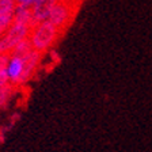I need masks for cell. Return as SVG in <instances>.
Returning <instances> with one entry per match:
<instances>
[{
    "mask_svg": "<svg viewBox=\"0 0 152 152\" xmlns=\"http://www.w3.org/2000/svg\"><path fill=\"white\" fill-rule=\"evenodd\" d=\"M60 34H61L60 30L46 19V20L38 22L37 25L33 26L31 30H30L28 39H30L33 49H35V50L44 54L56 44Z\"/></svg>",
    "mask_w": 152,
    "mask_h": 152,
    "instance_id": "6da1fadb",
    "label": "cell"
},
{
    "mask_svg": "<svg viewBox=\"0 0 152 152\" xmlns=\"http://www.w3.org/2000/svg\"><path fill=\"white\" fill-rule=\"evenodd\" d=\"M76 10H77V6H75V4L56 0V3L52 6L50 12L48 15V20L63 33L73 20Z\"/></svg>",
    "mask_w": 152,
    "mask_h": 152,
    "instance_id": "7a4b0ae2",
    "label": "cell"
},
{
    "mask_svg": "<svg viewBox=\"0 0 152 152\" xmlns=\"http://www.w3.org/2000/svg\"><path fill=\"white\" fill-rule=\"evenodd\" d=\"M30 30H31V26L27 25H20V23H11V26L8 27L4 35L0 38V41L3 44V48L6 52H11L14 46L16 44H19L20 41L28 38L30 35Z\"/></svg>",
    "mask_w": 152,
    "mask_h": 152,
    "instance_id": "3957f363",
    "label": "cell"
},
{
    "mask_svg": "<svg viewBox=\"0 0 152 152\" xmlns=\"http://www.w3.org/2000/svg\"><path fill=\"white\" fill-rule=\"evenodd\" d=\"M42 60V53H39L35 49H31L25 57H23V61H25V66H23V73L22 77H20V86L26 84L30 79H33L34 73L37 72V69L39 68V64Z\"/></svg>",
    "mask_w": 152,
    "mask_h": 152,
    "instance_id": "277c9868",
    "label": "cell"
},
{
    "mask_svg": "<svg viewBox=\"0 0 152 152\" xmlns=\"http://www.w3.org/2000/svg\"><path fill=\"white\" fill-rule=\"evenodd\" d=\"M23 66H25V61L23 57L12 56L10 54V60L7 64V75H8V80L12 86H20V77L23 73Z\"/></svg>",
    "mask_w": 152,
    "mask_h": 152,
    "instance_id": "5b68a950",
    "label": "cell"
},
{
    "mask_svg": "<svg viewBox=\"0 0 152 152\" xmlns=\"http://www.w3.org/2000/svg\"><path fill=\"white\" fill-rule=\"evenodd\" d=\"M56 3V0H35L31 6L33 12V26L37 25L38 22L46 20L48 15L50 12L52 6Z\"/></svg>",
    "mask_w": 152,
    "mask_h": 152,
    "instance_id": "8992f818",
    "label": "cell"
},
{
    "mask_svg": "<svg viewBox=\"0 0 152 152\" xmlns=\"http://www.w3.org/2000/svg\"><path fill=\"white\" fill-rule=\"evenodd\" d=\"M14 23H20V25H27L33 27V12L31 7L26 6H16L12 15Z\"/></svg>",
    "mask_w": 152,
    "mask_h": 152,
    "instance_id": "52a82bcc",
    "label": "cell"
},
{
    "mask_svg": "<svg viewBox=\"0 0 152 152\" xmlns=\"http://www.w3.org/2000/svg\"><path fill=\"white\" fill-rule=\"evenodd\" d=\"M31 49L33 48H31V44H30V39L26 38V39L20 41L19 44H16L15 46L11 49L10 54H12V56H19V57H25Z\"/></svg>",
    "mask_w": 152,
    "mask_h": 152,
    "instance_id": "ba28073f",
    "label": "cell"
},
{
    "mask_svg": "<svg viewBox=\"0 0 152 152\" xmlns=\"http://www.w3.org/2000/svg\"><path fill=\"white\" fill-rule=\"evenodd\" d=\"M14 94V86L11 83L0 87V109L7 107V104L10 103L11 98Z\"/></svg>",
    "mask_w": 152,
    "mask_h": 152,
    "instance_id": "9c48e42d",
    "label": "cell"
},
{
    "mask_svg": "<svg viewBox=\"0 0 152 152\" xmlns=\"http://www.w3.org/2000/svg\"><path fill=\"white\" fill-rule=\"evenodd\" d=\"M16 8L15 0H0V15H14V11Z\"/></svg>",
    "mask_w": 152,
    "mask_h": 152,
    "instance_id": "30bf717a",
    "label": "cell"
},
{
    "mask_svg": "<svg viewBox=\"0 0 152 152\" xmlns=\"http://www.w3.org/2000/svg\"><path fill=\"white\" fill-rule=\"evenodd\" d=\"M11 23H12V15H7V16L0 15V38L3 37L4 33L8 30Z\"/></svg>",
    "mask_w": 152,
    "mask_h": 152,
    "instance_id": "8fae6325",
    "label": "cell"
},
{
    "mask_svg": "<svg viewBox=\"0 0 152 152\" xmlns=\"http://www.w3.org/2000/svg\"><path fill=\"white\" fill-rule=\"evenodd\" d=\"M8 60H10V53H7V52L6 53H0V71L7 68Z\"/></svg>",
    "mask_w": 152,
    "mask_h": 152,
    "instance_id": "7c38bea8",
    "label": "cell"
},
{
    "mask_svg": "<svg viewBox=\"0 0 152 152\" xmlns=\"http://www.w3.org/2000/svg\"><path fill=\"white\" fill-rule=\"evenodd\" d=\"M10 80H8V75H7V71L6 69H1L0 71V87L8 84Z\"/></svg>",
    "mask_w": 152,
    "mask_h": 152,
    "instance_id": "4fadbf2b",
    "label": "cell"
},
{
    "mask_svg": "<svg viewBox=\"0 0 152 152\" xmlns=\"http://www.w3.org/2000/svg\"><path fill=\"white\" fill-rule=\"evenodd\" d=\"M35 0H15L16 6H26V7H31L34 4Z\"/></svg>",
    "mask_w": 152,
    "mask_h": 152,
    "instance_id": "5bb4252c",
    "label": "cell"
},
{
    "mask_svg": "<svg viewBox=\"0 0 152 152\" xmlns=\"http://www.w3.org/2000/svg\"><path fill=\"white\" fill-rule=\"evenodd\" d=\"M61 1H65V3H69V4H75V6H79L82 0H61Z\"/></svg>",
    "mask_w": 152,
    "mask_h": 152,
    "instance_id": "9a60e30c",
    "label": "cell"
},
{
    "mask_svg": "<svg viewBox=\"0 0 152 152\" xmlns=\"http://www.w3.org/2000/svg\"><path fill=\"white\" fill-rule=\"evenodd\" d=\"M0 53H6V50H4V48H3V44H1V41H0ZM8 53V52H7Z\"/></svg>",
    "mask_w": 152,
    "mask_h": 152,
    "instance_id": "2e32d148",
    "label": "cell"
}]
</instances>
